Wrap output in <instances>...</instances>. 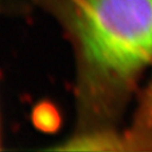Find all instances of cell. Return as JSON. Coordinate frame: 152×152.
<instances>
[{
	"mask_svg": "<svg viewBox=\"0 0 152 152\" xmlns=\"http://www.w3.org/2000/svg\"><path fill=\"white\" fill-rule=\"evenodd\" d=\"M122 144L130 151H152V78L139 102Z\"/></svg>",
	"mask_w": 152,
	"mask_h": 152,
	"instance_id": "2",
	"label": "cell"
},
{
	"mask_svg": "<svg viewBox=\"0 0 152 152\" xmlns=\"http://www.w3.org/2000/svg\"><path fill=\"white\" fill-rule=\"evenodd\" d=\"M75 28L90 91L114 117L152 62V0H75Z\"/></svg>",
	"mask_w": 152,
	"mask_h": 152,
	"instance_id": "1",
	"label": "cell"
}]
</instances>
